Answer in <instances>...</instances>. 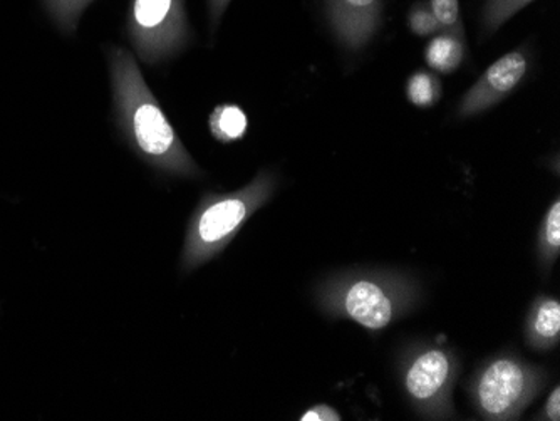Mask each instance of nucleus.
<instances>
[{"label": "nucleus", "instance_id": "nucleus-1", "mask_svg": "<svg viewBox=\"0 0 560 421\" xmlns=\"http://www.w3.org/2000/svg\"><path fill=\"white\" fill-rule=\"evenodd\" d=\"M113 109L126 143L151 168L180 178L203 175L144 81L137 59L125 47L108 52Z\"/></svg>", "mask_w": 560, "mask_h": 421}, {"label": "nucleus", "instance_id": "nucleus-2", "mask_svg": "<svg viewBox=\"0 0 560 421\" xmlns=\"http://www.w3.org/2000/svg\"><path fill=\"white\" fill-rule=\"evenodd\" d=\"M277 190V177L269 169L231 194H210L203 197L187 227L180 267L191 272L212 260L229 247L245 222L266 206Z\"/></svg>", "mask_w": 560, "mask_h": 421}, {"label": "nucleus", "instance_id": "nucleus-3", "mask_svg": "<svg viewBox=\"0 0 560 421\" xmlns=\"http://www.w3.org/2000/svg\"><path fill=\"white\" fill-rule=\"evenodd\" d=\"M126 34L144 65L175 58L194 39L185 0H130Z\"/></svg>", "mask_w": 560, "mask_h": 421}, {"label": "nucleus", "instance_id": "nucleus-4", "mask_svg": "<svg viewBox=\"0 0 560 421\" xmlns=\"http://www.w3.org/2000/svg\"><path fill=\"white\" fill-rule=\"evenodd\" d=\"M536 373L525 364L511 358L493 361L478 378V408L490 420L515 417L536 395Z\"/></svg>", "mask_w": 560, "mask_h": 421}, {"label": "nucleus", "instance_id": "nucleus-5", "mask_svg": "<svg viewBox=\"0 0 560 421\" xmlns=\"http://www.w3.org/2000/svg\"><path fill=\"white\" fill-rule=\"evenodd\" d=\"M527 68V55L522 49L502 56L499 61L493 62L483 72V77L465 94L464 102L460 105V115L464 118L480 115V113L487 112L497 103L502 102L503 97L512 93L517 84L524 80Z\"/></svg>", "mask_w": 560, "mask_h": 421}, {"label": "nucleus", "instance_id": "nucleus-6", "mask_svg": "<svg viewBox=\"0 0 560 421\" xmlns=\"http://www.w3.org/2000/svg\"><path fill=\"white\" fill-rule=\"evenodd\" d=\"M330 30L351 51L366 46L380 30L381 0H326Z\"/></svg>", "mask_w": 560, "mask_h": 421}, {"label": "nucleus", "instance_id": "nucleus-7", "mask_svg": "<svg viewBox=\"0 0 560 421\" xmlns=\"http://www.w3.org/2000/svg\"><path fill=\"white\" fill-rule=\"evenodd\" d=\"M452 375V358L442 350H427L406 371V389L417 404L430 405L448 389Z\"/></svg>", "mask_w": 560, "mask_h": 421}, {"label": "nucleus", "instance_id": "nucleus-8", "mask_svg": "<svg viewBox=\"0 0 560 421\" xmlns=\"http://www.w3.org/2000/svg\"><path fill=\"white\" fill-rule=\"evenodd\" d=\"M345 311L363 328L377 331L386 328L395 316L392 295L374 281L354 282L345 294Z\"/></svg>", "mask_w": 560, "mask_h": 421}, {"label": "nucleus", "instance_id": "nucleus-9", "mask_svg": "<svg viewBox=\"0 0 560 421\" xmlns=\"http://www.w3.org/2000/svg\"><path fill=\"white\" fill-rule=\"evenodd\" d=\"M424 56L431 69L440 72L455 71L465 58L464 36L442 33L428 44Z\"/></svg>", "mask_w": 560, "mask_h": 421}, {"label": "nucleus", "instance_id": "nucleus-10", "mask_svg": "<svg viewBox=\"0 0 560 421\" xmlns=\"http://www.w3.org/2000/svg\"><path fill=\"white\" fill-rule=\"evenodd\" d=\"M209 122L213 137L222 143L241 140L248 127L247 115L241 106L235 105L217 106Z\"/></svg>", "mask_w": 560, "mask_h": 421}, {"label": "nucleus", "instance_id": "nucleus-11", "mask_svg": "<svg viewBox=\"0 0 560 421\" xmlns=\"http://www.w3.org/2000/svg\"><path fill=\"white\" fill-rule=\"evenodd\" d=\"M93 2L94 0H40V5L59 33L72 36L78 31L84 12Z\"/></svg>", "mask_w": 560, "mask_h": 421}, {"label": "nucleus", "instance_id": "nucleus-12", "mask_svg": "<svg viewBox=\"0 0 560 421\" xmlns=\"http://www.w3.org/2000/svg\"><path fill=\"white\" fill-rule=\"evenodd\" d=\"M532 339L540 348H549L559 341L560 304L556 300H546L537 306L530 320Z\"/></svg>", "mask_w": 560, "mask_h": 421}, {"label": "nucleus", "instance_id": "nucleus-13", "mask_svg": "<svg viewBox=\"0 0 560 421\" xmlns=\"http://www.w3.org/2000/svg\"><path fill=\"white\" fill-rule=\"evenodd\" d=\"M530 2L534 0H487L486 8L481 11V30L487 34L495 33Z\"/></svg>", "mask_w": 560, "mask_h": 421}, {"label": "nucleus", "instance_id": "nucleus-14", "mask_svg": "<svg viewBox=\"0 0 560 421\" xmlns=\"http://www.w3.org/2000/svg\"><path fill=\"white\" fill-rule=\"evenodd\" d=\"M440 87L439 80L431 77L430 72H417L408 83V97L413 105L428 108V106L435 105L439 102Z\"/></svg>", "mask_w": 560, "mask_h": 421}, {"label": "nucleus", "instance_id": "nucleus-15", "mask_svg": "<svg viewBox=\"0 0 560 421\" xmlns=\"http://www.w3.org/2000/svg\"><path fill=\"white\" fill-rule=\"evenodd\" d=\"M430 8L439 21L442 33L464 36L462 24L460 2L458 0H430Z\"/></svg>", "mask_w": 560, "mask_h": 421}, {"label": "nucleus", "instance_id": "nucleus-16", "mask_svg": "<svg viewBox=\"0 0 560 421\" xmlns=\"http://www.w3.org/2000/svg\"><path fill=\"white\" fill-rule=\"evenodd\" d=\"M410 27L418 36H431V34L442 33L435 14L431 11L428 2H417L410 11Z\"/></svg>", "mask_w": 560, "mask_h": 421}, {"label": "nucleus", "instance_id": "nucleus-17", "mask_svg": "<svg viewBox=\"0 0 560 421\" xmlns=\"http://www.w3.org/2000/svg\"><path fill=\"white\" fill-rule=\"evenodd\" d=\"M542 245L546 256L556 259L560 250V202L556 200L547 213L546 224H544Z\"/></svg>", "mask_w": 560, "mask_h": 421}, {"label": "nucleus", "instance_id": "nucleus-18", "mask_svg": "<svg viewBox=\"0 0 560 421\" xmlns=\"http://www.w3.org/2000/svg\"><path fill=\"white\" fill-rule=\"evenodd\" d=\"M232 0H207V8H209L210 30L215 33L219 30L220 21L225 15L226 9L231 5Z\"/></svg>", "mask_w": 560, "mask_h": 421}, {"label": "nucleus", "instance_id": "nucleus-19", "mask_svg": "<svg viewBox=\"0 0 560 421\" xmlns=\"http://www.w3.org/2000/svg\"><path fill=\"white\" fill-rule=\"evenodd\" d=\"M302 421H338L341 420L338 411L327 407V405H317L313 410L305 411L301 417Z\"/></svg>", "mask_w": 560, "mask_h": 421}, {"label": "nucleus", "instance_id": "nucleus-20", "mask_svg": "<svg viewBox=\"0 0 560 421\" xmlns=\"http://www.w3.org/2000/svg\"><path fill=\"white\" fill-rule=\"evenodd\" d=\"M547 420H560V389L559 386L553 388L552 395L549 396L546 405Z\"/></svg>", "mask_w": 560, "mask_h": 421}]
</instances>
